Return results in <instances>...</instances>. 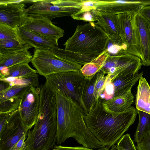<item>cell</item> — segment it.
Listing matches in <instances>:
<instances>
[{
    "label": "cell",
    "instance_id": "cell-24",
    "mask_svg": "<svg viewBox=\"0 0 150 150\" xmlns=\"http://www.w3.org/2000/svg\"><path fill=\"white\" fill-rule=\"evenodd\" d=\"M99 11L96 8L93 0H84L82 8L71 16L74 20L94 22L97 21Z\"/></svg>",
    "mask_w": 150,
    "mask_h": 150
},
{
    "label": "cell",
    "instance_id": "cell-29",
    "mask_svg": "<svg viewBox=\"0 0 150 150\" xmlns=\"http://www.w3.org/2000/svg\"><path fill=\"white\" fill-rule=\"evenodd\" d=\"M126 46L122 43L121 39H109L105 50L109 55L118 56L126 53Z\"/></svg>",
    "mask_w": 150,
    "mask_h": 150
},
{
    "label": "cell",
    "instance_id": "cell-8",
    "mask_svg": "<svg viewBox=\"0 0 150 150\" xmlns=\"http://www.w3.org/2000/svg\"><path fill=\"white\" fill-rule=\"evenodd\" d=\"M137 13L117 14L120 35L122 43L127 47L126 53L140 58L142 56L141 39L137 22Z\"/></svg>",
    "mask_w": 150,
    "mask_h": 150
},
{
    "label": "cell",
    "instance_id": "cell-2",
    "mask_svg": "<svg viewBox=\"0 0 150 150\" xmlns=\"http://www.w3.org/2000/svg\"><path fill=\"white\" fill-rule=\"evenodd\" d=\"M100 97L84 117L86 124L94 137L103 147H111L134 123L137 110L131 106L124 112L112 114L103 108Z\"/></svg>",
    "mask_w": 150,
    "mask_h": 150
},
{
    "label": "cell",
    "instance_id": "cell-27",
    "mask_svg": "<svg viewBox=\"0 0 150 150\" xmlns=\"http://www.w3.org/2000/svg\"><path fill=\"white\" fill-rule=\"evenodd\" d=\"M32 47L26 43L21 37L13 39L0 40V55Z\"/></svg>",
    "mask_w": 150,
    "mask_h": 150
},
{
    "label": "cell",
    "instance_id": "cell-5",
    "mask_svg": "<svg viewBox=\"0 0 150 150\" xmlns=\"http://www.w3.org/2000/svg\"><path fill=\"white\" fill-rule=\"evenodd\" d=\"M26 8V17H42L52 20L71 16L81 9L84 0H34Z\"/></svg>",
    "mask_w": 150,
    "mask_h": 150
},
{
    "label": "cell",
    "instance_id": "cell-42",
    "mask_svg": "<svg viewBox=\"0 0 150 150\" xmlns=\"http://www.w3.org/2000/svg\"><path fill=\"white\" fill-rule=\"evenodd\" d=\"M149 114H150V113H149Z\"/></svg>",
    "mask_w": 150,
    "mask_h": 150
},
{
    "label": "cell",
    "instance_id": "cell-34",
    "mask_svg": "<svg viewBox=\"0 0 150 150\" xmlns=\"http://www.w3.org/2000/svg\"><path fill=\"white\" fill-rule=\"evenodd\" d=\"M136 148L137 150H150V132L137 143Z\"/></svg>",
    "mask_w": 150,
    "mask_h": 150
},
{
    "label": "cell",
    "instance_id": "cell-28",
    "mask_svg": "<svg viewBox=\"0 0 150 150\" xmlns=\"http://www.w3.org/2000/svg\"><path fill=\"white\" fill-rule=\"evenodd\" d=\"M137 112L139 121L134 138V141L137 143L139 142L146 134L150 132V114L139 110H137Z\"/></svg>",
    "mask_w": 150,
    "mask_h": 150
},
{
    "label": "cell",
    "instance_id": "cell-7",
    "mask_svg": "<svg viewBox=\"0 0 150 150\" xmlns=\"http://www.w3.org/2000/svg\"><path fill=\"white\" fill-rule=\"evenodd\" d=\"M31 62L38 73L45 77L63 72L79 71L82 67L60 59L48 49H35Z\"/></svg>",
    "mask_w": 150,
    "mask_h": 150
},
{
    "label": "cell",
    "instance_id": "cell-16",
    "mask_svg": "<svg viewBox=\"0 0 150 150\" xmlns=\"http://www.w3.org/2000/svg\"><path fill=\"white\" fill-rule=\"evenodd\" d=\"M19 36L35 49L52 50L58 47V41L42 36L22 26L18 28Z\"/></svg>",
    "mask_w": 150,
    "mask_h": 150
},
{
    "label": "cell",
    "instance_id": "cell-18",
    "mask_svg": "<svg viewBox=\"0 0 150 150\" xmlns=\"http://www.w3.org/2000/svg\"><path fill=\"white\" fill-rule=\"evenodd\" d=\"M143 72L132 75L118 74L111 79H108L107 85L112 86L113 97L131 90Z\"/></svg>",
    "mask_w": 150,
    "mask_h": 150
},
{
    "label": "cell",
    "instance_id": "cell-38",
    "mask_svg": "<svg viewBox=\"0 0 150 150\" xmlns=\"http://www.w3.org/2000/svg\"><path fill=\"white\" fill-rule=\"evenodd\" d=\"M139 12L150 22V5L143 7Z\"/></svg>",
    "mask_w": 150,
    "mask_h": 150
},
{
    "label": "cell",
    "instance_id": "cell-14",
    "mask_svg": "<svg viewBox=\"0 0 150 150\" xmlns=\"http://www.w3.org/2000/svg\"><path fill=\"white\" fill-rule=\"evenodd\" d=\"M31 86L14 85L0 92V112H11L18 109L22 97Z\"/></svg>",
    "mask_w": 150,
    "mask_h": 150
},
{
    "label": "cell",
    "instance_id": "cell-39",
    "mask_svg": "<svg viewBox=\"0 0 150 150\" xmlns=\"http://www.w3.org/2000/svg\"><path fill=\"white\" fill-rule=\"evenodd\" d=\"M0 92L6 90L11 87L10 84L8 82L1 80H0Z\"/></svg>",
    "mask_w": 150,
    "mask_h": 150
},
{
    "label": "cell",
    "instance_id": "cell-10",
    "mask_svg": "<svg viewBox=\"0 0 150 150\" xmlns=\"http://www.w3.org/2000/svg\"><path fill=\"white\" fill-rule=\"evenodd\" d=\"M28 129L25 126L18 109L10 112L7 120L0 131V150H9Z\"/></svg>",
    "mask_w": 150,
    "mask_h": 150
},
{
    "label": "cell",
    "instance_id": "cell-25",
    "mask_svg": "<svg viewBox=\"0 0 150 150\" xmlns=\"http://www.w3.org/2000/svg\"><path fill=\"white\" fill-rule=\"evenodd\" d=\"M98 73L91 79H86L83 87L82 100L87 113L96 101L94 96V91Z\"/></svg>",
    "mask_w": 150,
    "mask_h": 150
},
{
    "label": "cell",
    "instance_id": "cell-13",
    "mask_svg": "<svg viewBox=\"0 0 150 150\" xmlns=\"http://www.w3.org/2000/svg\"><path fill=\"white\" fill-rule=\"evenodd\" d=\"M25 5L21 1H1L0 23L13 28L22 25L25 18Z\"/></svg>",
    "mask_w": 150,
    "mask_h": 150
},
{
    "label": "cell",
    "instance_id": "cell-33",
    "mask_svg": "<svg viewBox=\"0 0 150 150\" xmlns=\"http://www.w3.org/2000/svg\"><path fill=\"white\" fill-rule=\"evenodd\" d=\"M117 146L119 150H137L129 134L122 136L119 140Z\"/></svg>",
    "mask_w": 150,
    "mask_h": 150
},
{
    "label": "cell",
    "instance_id": "cell-32",
    "mask_svg": "<svg viewBox=\"0 0 150 150\" xmlns=\"http://www.w3.org/2000/svg\"><path fill=\"white\" fill-rule=\"evenodd\" d=\"M20 37L18 28H13L0 23V40L13 39Z\"/></svg>",
    "mask_w": 150,
    "mask_h": 150
},
{
    "label": "cell",
    "instance_id": "cell-9",
    "mask_svg": "<svg viewBox=\"0 0 150 150\" xmlns=\"http://www.w3.org/2000/svg\"><path fill=\"white\" fill-rule=\"evenodd\" d=\"M142 65L141 59L133 55H109L100 70L108 75L110 79L119 74H135L138 72Z\"/></svg>",
    "mask_w": 150,
    "mask_h": 150
},
{
    "label": "cell",
    "instance_id": "cell-26",
    "mask_svg": "<svg viewBox=\"0 0 150 150\" xmlns=\"http://www.w3.org/2000/svg\"><path fill=\"white\" fill-rule=\"evenodd\" d=\"M109 55L105 50L94 60L82 67L81 71L87 79L92 78L101 69Z\"/></svg>",
    "mask_w": 150,
    "mask_h": 150
},
{
    "label": "cell",
    "instance_id": "cell-3",
    "mask_svg": "<svg viewBox=\"0 0 150 150\" xmlns=\"http://www.w3.org/2000/svg\"><path fill=\"white\" fill-rule=\"evenodd\" d=\"M109 38L97 24L90 22L78 25L63 45L65 50L84 54H100L105 50Z\"/></svg>",
    "mask_w": 150,
    "mask_h": 150
},
{
    "label": "cell",
    "instance_id": "cell-11",
    "mask_svg": "<svg viewBox=\"0 0 150 150\" xmlns=\"http://www.w3.org/2000/svg\"><path fill=\"white\" fill-rule=\"evenodd\" d=\"M40 88L31 86L22 97L18 108L25 126L30 129L37 120L40 110Z\"/></svg>",
    "mask_w": 150,
    "mask_h": 150
},
{
    "label": "cell",
    "instance_id": "cell-20",
    "mask_svg": "<svg viewBox=\"0 0 150 150\" xmlns=\"http://www.w3.org/2000/svg\"><path fill=\"white\" fill-rule=\"evenodd\" d=\"M135 103L137 110L149 114L150 86L146 79L142 76L139 79Z\"/></svg>",
    "mask_w": 150,
    "mask_h": 150
},
{
    "label": "cell",
    "instance_id": "cell-36",
    "mask_svg": "<svg viewBox=\"0 0 150 150\" xmlns=\"http://www.w3.org/2000/svg\"><path fill=\"white\" fill-rule=\"evenodd\" d=\"M51 150H94L84 146L70 147L62 146L61 145H55Z\"/></svg>",
    "mask_w": 150,
    "mask_h": 150
},
{
    "label": "cell",
    "instance_id": "cell-19",
    "mask_svg": "<svg viewBox=\"0 0 150 150\" xmlns=\"http://www.w3.org/2000/svg\"><path fill=\"white\" fill-rule=\"evenodd\" d=\"M96 23L110 39H121L117 15L99 10Z\"/></svg>",
    "mask_w": 150,
    "mask_h": 150
},
{
    "label": "cell",
    "instance_id": "cell-37",
    "mask_svg": "<svg viewBox=\"0 0 150 150\" xmlns=\"http://www.w3.org/2000/svg\"><path fill=\"white\" fill-rule=\"evenodd\" d=\"M11 112H0V131L3 128L8 119Z\"/></svg>",
    "mask_w": 150,
    "mask_h": 150
},
{
    "label": "cell",
    "instance_id": "cell-35",
    "mask_svg": "<svg viewBox=\"0 0 150 150\" xmlns=\"http://www.w3.org/2000/svg\"><path fill=\"white\" fill-rule=\"evenodd\" d=\"M27 135L28 133L25 134L9 150H26L25 140Z\"/></svg>",
    "mask_w": 150,
    "mask_h": 150
},
{
    "label": "cell",
    "instance_id": "cell-21",
    "mask_svg": "<svg viewBox=\"0 0 150 150\" xmlns=\"http://www.w3.org/2000/svg\"><path fill=\"white\" fill-rule=\"evenodd\" d=\"M37 71L28 63L18 64L9 68L0 67V79L9 77L30 78L38 75Z\"/></svg>",
    "mask_w": 150,
    "mask_h": 150
},
{
    "label": "cell",
    "instance_id": "cell-4",
    "mask_svg": "<svg viewBox=\"0 0 150 150\" xmlns=\"http://www.w3.org/2000/svg\"><path fill=\"white\" fill-rule=\"evenodd\" d=\"M57 117L38 115L33 129L28 131L26 150H50L56 145Z\"/></svg>",
    "mask_w": 150,
    "mask_h": 150
},
{
    "label": "cell",
    "instance_id": "cell-41",
    "mask_svg": "<svg viewBox=\"0 0 150 150\" xmlns=\"http://www.w3.org/2000/svg\"><path fill=\"white\" fill-rule=\"evenodd\" d=\"M109 150H119V149L117 146L114 145L111 147V149Z\"/></svg>",
    "mask_w": 150,
    "mask_h": 150
},
{
    "label": "cell",
    "instance_id": "cell-17",
    "mask_svg": "<svg viewBox=\"0 0 150 150\" xmlns=\"http://www.w3.org/2000/svg\"><path fill=\"white\" fill-rule=\"evenodd\" d=\"M131 90L113 97L107 100H103L102 105L107 112L118 114L127 111L134 102V97Z\"/></svg>",
    "mask_w": 150,
    "mask_h": 150
},
{
    "label": "cell",
    "instance_id": "cell-15",
    "mask_svg": "<svg viewBox=\"0 0 150 150\" xmlns=\"http://www.w3.org/2000/svg\"><path fill=\"white\" fill-rule=\"evenodd\" d=\"M142 49V65L150 66V22L140 12L137 16Z\"/></svg>",
    "mask_w": 150,
    "mask_h": 150
},
{
    "label": "cell",
    "instance_id": "cell-23",
    "mask_svg": "<svg viewBox=\"0 0 150 150\" xmlns=\"http://www.w3.org/2000/svg\"><path fill=\"white\" fill-rule=\"evenodd\" d=\"M33 57L30 52L26 49L0 55V67L9 68L20 64H28Z\"/></svg>",
    "mask_w": 150,
    "mask_h": 150
},
{
    "label": "cell",
    "instance_id": "cell-31",
    "mask_svg": "<svg viewBox=\"0 0 150 150\" xmlns=\"http://www.w3.org/2000/svg\"><path fill=\"white\" fill-rule=\"evenodd\" d=\"M105 75L101 70L98 73L94 91V96L96 100L102 94L108 81L109 76Z\"/></svg>",
    "mask_w": 150,
    "mask_h": 150
},
{
    "label": "cell",
    "instance_id": "cell-6",
    "mask_svg": "<svg viewBox=\"0 0 150 150\" xmlns=\"http://www.w3.org/2000/svg\"><path fill=\"white\" fill-rule=\"evenodd\" d=\"M46 82L54 90L58 89L75 101L87 112L82 100L86 78L81 71L59 73L45 77Z\"/></svg>",
    "mask_w": 150,
    "mask_h": 150
},
{
    "label": "cell",
    "instance_id": "cell-1",
    "mask_svg": "<svg viewBox=\"0 0 150 150\" xmlns=\"http://www.w3.org/2000/svg\"><path fill=\"white\" fill-rule=\"evenodd\" d=\"M54 90L56 92L57 109V144L72 137L85 147L93 149L103 147L88 128L83 110L63 92L58 89Z\"/></svg>",
    "mask_w": 150,
    "mask_h": 150
},
{
    "label": "cell",
    "instance_id": "cell-40",
    "mask_svg": "<svg viewBox=\"0 0 150 150\" xmlns=\"http://www.w3.org/2000/svg\"><path fill=\"white\" fill-rule=\"evenodd\" d=\"M110 148L107 146L103 147L94 150H109Z\"/></svg>",
    "mask_w": 150,
    "mask_h": 150
},
{
    "label": "cell",
    "instance_id": "cell-12",
    "mask_svg": "<svg viewBox=\"0 0 150 150\" xmlns=\"http://www.w3.org/2000/svg\"><path fill=\"white\" fill-rule=\"evenodd\" d=\"M21 26L42 36L57 41L64 34V30L53 24L51 20L42 17H26Z\"/></svg>",
    "mask_w": 150,
    "mask_h": 150
},
{
    "label": "cell",
    "instance_id": "cell-22",
    "mask_svg": "<svg viewBox=\"0 0 150 150\" xmlns=\"http://www.w3.org/2000/svg\"><path fill=\"white\" fill-rule=\"evenodd\" d=\"M51 50L54 54L60 59L81 66L91 62L100 54H84L61 49L58 47Z\"/></svg>",
    "mask_w": 150,
    "mask_h": 150
},
{
    "label": "cell",
    "instance_id": "cell-30",
    "mask_svg": "<svg viewBox=\"0 0 150 150\" xmlns=\"http://www.w3.org/2000/svg\"><path fill=\"white\" fill-rule=\"evenodd\" d=\"M0 80L8 82L11 86L14 85H31L38 87L39 86L38 74L36 76L30 78L9 77Z\"/></svg>",
    "mask_w": 150,
    "mask_h": 150
}]
</instances>
